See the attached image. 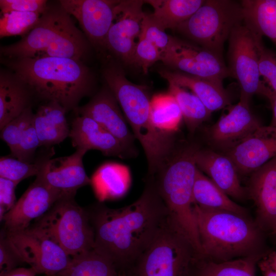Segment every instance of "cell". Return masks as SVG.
<instances>
[{
	"instance_id": "obj_6",
	"label": "cell",
	"mask_w": 276,
	"mask_h": 276,
	"mask_svg": "<svg viewBox=\"0 0 276 276\" xmlns=\"http://www.w3.org/2000/svg\"><path fill=\"white\" fill-rule=\"evenodd\" d=\"M243 20L240 2L204 1L176 30L196 44L222 57L224 43L234 29Z\"/></svg>"
},
{
	"instance_id": "obj_3",
	"label": "cell",
	"mask_w": 276,
	"mask_h": 276,
	"mask_svg": "<svg viewBox=\"0 0 276 276\" xmlns=\"http://www.w3.org/2000/svg\"><path fill=\"white\" fill-rule=\"evenodd\" d=\"M198 149L197 146L191 145L174 149L153 177L167 208L169 221L189 241L197 257L201 258L202 249L193 197Z\"/></svg>"
},
{
	"instance_id": "obj_10",
	"label": "cell",
	"mask_w": 276,
	"mask_h": 276,
	"mask_svg": "<svg viewBox=\"0 0 276 276\" xmlns=\"http://www.w3.org/2000/svg\"><path fill=\"white\" fill-rule=\"evenodd\" d=\"M5 232L22 262L28 264L37 274L57 276L71 262L72 257L35 225L22 231Z\"/></svg>"
},
{
	"instance_id": "obj_37",
	"label": "cell",
	"mask_w": 276,
	"mask_h": 276,
	"mask_svg": "<svg viewBox=\"0 0 276 276\" xmlns=\"http://www.w3.org/2000/svg\"><path fill=\"white\" fill-rule=\"evenodd\" d=\"M259 52L261 77L266 85L276 93V53L266 49L262 42L259 45Z\"/></svg>"
},
{
	"instance_id": "obj_22",
	"label": "cell",
	"mask_w": 276,
	"mask_h": 276,
	"mask_svg": "<svg viewBox=\"0 0 276 276\" xmlns=\"http://www.w3.org/2000/svg\"><path fill=\"white\" fill-rule=\"evenodd\" d=\"M160 76L168 83L192 91L211 111L221 109L231 104V98L222 82L191 76L176 71L162 70Z\"/></svg>"
},
{
	"instance_id": "obj_24",
	"label": "cell",
	"mask_w": 276,
	"mask_h": 276,
	"mask_svg": "<svg viewBox=\"0 0 276 276\" xmlns=\"http://www.w3.org/2000/svg\"><path fill=\"white\" fill-rule=\"evenodd\" d=\"M131 182L129 168L116 162H107L101 165L90 178L94 194L100 202L124 197Z\"/></svg>"
},
{
	"instance_id": "obj_40",
	"label": "cell",
	"mask_w": 276,
	"mask_h": 276,
	"mask_svg": "<svg viewBox=\"0 0 276 276\" xmlns=\"http://www.w3.org/2000/svg\"><path fill=\"white\" fill-rule=\"evenodd\" d=\"M48 7L45 0H1L2 13L12 11L36 12L42 14Z\"/></svg>"
},
{
	"instance_id": "obj_39",
	"label": "cell",
	"mask_w": 276,
	"mask_h": 276,
	"mask_svg": "<svg viewBox=\"0 0 276 276\" xmlns=\"http://www.w3.org/2000/svg\"><path fill=\"white\" fill-rule=\"evenodd\" d=\"M39 146L40 142L32 121L22 135L14 157L22 162H33L35 151Z\"/></svg>"
},
{
	"instance_id": "obj_9",
	"label": "cell",
	"mask_w": 276,
	"mask_h": 276,
	"mask_svg": "<svg viewBox=\"0 0 276 276\" xmlns=\"http://www.w3.org/2000/svg\"><path fill=\"white\" fill-rule=\"evenodd\" d=\"M77 29L71 15L59 3L48 5L36 25L19 41L2 47L1 53L7 59L41 58Z\"/></svg>"
},
{
	"instance_id": "obj_30",
	"label": "cell",
	"mask_w": 276,
	"mask_h": 276,
	"mask_svg": "<svg viewBox=\"0 0 276 276\" xmlns=\"http://www.w3.org/2000/svg\"><path fill=\"white\" fill-rule=\"evenodd\" d=\"M57 276H125L114 263L94 249L72 258Z\"/></svg>"
},
{
	"instance_id": "obj_45",
	"label": "cell",
	"mask_w": 276,
	"mask_h": 276,
	"mask_svg": "<svg viewBox=\"0 0 276 276\" xmlns=\"http://www.w3.org/2000/svg\"><path fill=\"white\" fill-rule=\"evenodd\" d=\"M258 265L262 272V276H276V271L269 267L261 260L259 261Z\"/></svg>"
},
{
	"instance_id": "obj_25",
	"label": "cell",
	"mask_w": 276,
	"mask_h": 276,
	"mask_svg": "<svg viewBox=\"0 0 276 276\" xmlns=\"http://www.w3.org/2000/svg\"><path fill=\"white\" fill-rule=\"evenodd\" d=\"M67 111L59 103L49 101L34 113L33 123L41 146L59 144L69 136L70 129L66 119Z\"/></svg>"
},
{
	"instance_id": "obj_11",
	"label": "cell",
	"mask_w": 276,
	"mask_h": 276,
	"mask_svg": "<svg viewBox=\"0 0 276 276\" xmlns=\"http://www.w3.org/2000/svg\"><path fill=\"white\" fill-rule=\"evenodd\" d=\"M175 71L222 82L229 77L222 57L197 44L173 37L161 61Z\"/></svg>"
},
{
	"instance_id": "obj_46",
	"label": "cell",
	"mask_w": 276,
	"mask_h": 276,
	"mask_svg": "<svg viewBox=\"0 0 276 276\" xmlns=\"http://www.w3.org/2000/svg\"><path fill=\"white\" fill-rule=\"evenodd\" d=\"M269 100L272 110V118L270 125L276 127V93H274Z\"/></svg>"
},
{
	"instance_id": "obj_12",
	"label": "cell",
	"mask_w": 276,
	"mask_h": 276,
	"mask_svg": "<svg viewBox=\"0 0 276 276\" xmlns=\"http://www.w3.org/2000/svg\"><path fill=\"white\" fill-rule=\"evenodd\" d=\"M145 3L143 1H119L114 8L105 48L126 64H132L146 15L142 9Z\"/></svg>"
},
{
	"instance_id": "obj_2",
	"label": "cell",
	"mask_w": 276,
	"mask_h": 276,
	"mask_svg": "<svg viewBox=\"0 0 276 276\" xmlns=\"http://www.w3.org/2000/svg\"><path fill=\"white\" fill-rule=\"evenodd\" d=\"M3 64L23 81L34 95L75 110L89 95L94 76L83 61L60 57L4 58Z\"/></svg>"
},
{
	"instance_id": "obj_32",
	"label": "cell",
	"mask_w": 276,
	"mask_h": 276,
	"mask_svg": "<svg viewBox=\"0 0 276 276\" xmlns=\"http://www.w3.org/2000/svg\"><path fill=\"white\" fill-rule=\"evenodd\" d=\"M169 93L176 99L188 129L194 133L211 117V112L193 93L173 83H169Z\"/></svg>"
},
{
	"instance_id": "obj_16",
	"label": "cell",
	"mask_w": 276,
	"mask_h": 276,
	"mask_svg": "<svg viewBox=\"0 0 276 276\" xmlns=\"http://www.w3.org/2000/svg\"><path fill=\"white\" fill-rule=\"evenodd\" d=\"M69 137L76 149L97 150L106 156L122 159L135 156L136 150L131 149L90 117L79 114L72 123Z\"/></svg>"
},
{
	"instance_id": "obj_31",
	"label": "cell",
	"mask_w": 276,
	"mask_h": 276,
	"mask_svg": "<svg viewBox=\"0 0 276 276\" xmlns=\"http://www.w3.org/2000/svg\"><path fill=\"white\" fill-rule=\"evenodd\" d=\"M150 118L157 129L169 134L178 131L183 119L176 99L169 93L156 94L151 98Z\"/></svg>"
},
{
	"instance_id": "obj_33",
	"label": "cell",
	"mask_w": 276,
	"mask_h": 276,
	"mask_svg": "<svg viewBox=\"0 0 276 276\" xmlns=\"http://www.w3.org/2000/svg\"><path fill=\"white\" fill-rule=\"evenodd\" d=\"M51 154L43 156L33 162H22L11 155L2 156L0 159V177L19 183L30 176H37L50 158Z\"/></svg>"
},
{
	"instance_id": "obj_29",
	"label": "cell",
	"mask_w": 276,
	"mask_h": 276,
	"mask_svg": "<svg viewBox=\"0 0 276 276\" xmlns=\"http://www.w3.org/2000/svg\"><path fill=\"white\" fill-rule=\"evenodd\" d=\"M244 20L276 45V0H243Z\"/></svg>"
},
{
	"instance_id": "obj_28",
	"label": "cell",
	"mask_w": 276,
	"mask_h": 276,
	"mask_svg": "<svg viewBox=\"0 0 276 276\" xmlns=\"http://www.w3.org/2000/svg\"><path fill=\"white\" fill-rule=\"evenodd\" d=\"M260 257L255 254L222 262L196 259L190 276H256V266Z\"/></svg>"
},
{
	"instance_id": "obj_5",
	"label": "cell",
	"mask_w": 276,
	"mask_h": 276,
	"mask_svg": "<svg viewBox=\"0 0 276 276\" xmlns=\"http://www.w3.org/2000/svg\"><path fill=\"white\" fill-rule=\"evenodd\" d=\"M196 254L187 238L170 222L127 268L125 276H190Z\"/></svg>"
},
{
	"instance_id": "obj_7",
	"label": "cell",
	"mask_w": 276,
	"mask_h": 276,
	"mask_svg": "<svg viewBox=\"0 0 276 276\" xmlns=\"http://www.w3.org/2000/svg\"><path fill=\"white\" fill-rule=\"evenodd\" d=\"M72 258L94 249L95 233L89 213L74 197H61L34 225Z\"/></svg>"
},
{
	"instance_id": "obj_19",
	"label": "cell",
	"mask_w": 276,
	"mask_h": 276,
	"mask_svg": "<svg viewBox=\"0 0 276 276\" xmlns=\"http://www.w3.org/2000/svg\"><path fill=\"white\" fill-rule=\"evenodd\" d=\"M75 111L79 114L90 117L126 146L136 150L134 145L135 138L108 86L103 88L87 103L78 107Z\"/></svg>"
},
{
	"instance_id": "obj_14",
	"label": "cell",
	"mask_w": 276,
	"mask_h": 276,
	"mask_svg": "<svg viewBox=\"0 0 276 276\" xmlns=\"http://www.w3.org/2000/svg\"><path fill=\"white\" fill-rule=\"evenodd\" d=\"M61 198L60 194L38 177L14 206L4 215L5 231L15 232L30 226L31 222L44 215Z\"/></svg>"
},
{
	"instance_id": "obj_18",
	"label": "cell",
	"mask_w": 276,
	"mask_h": 276,
	"mask_svg": "<svg viewBox=\"0 0 276 276\" xmlns=\"http://www.w3.org/2000/svg\"><path fill=\"white\" fill-rule=\"evenodd\" d=\"M260 126V121L250 109L249 102L240 99L208 129V138L216 147L228 151Z\"/></svg>"
},
{
	"instance_id": "obj_13",
	"label": "cell",
	"mask_w": 276,
	"mask_h": 276,
	"mask_svg": "<svg viewBox=\"0 0 276 276\" xmlns=\"http://www.w3.org/2000/svg\"><path fill=\"white\" fill-rule=\"evenodd\" d=\"M119 1L60 0L59 3L79 22L88 41L95 47L105 48L112 25L114 8Z\"/></svg>"
},
{
	"instance_id": "obj_20",
	"label": "cell",
	"mask_w": 276,
	"mask_h": 276,
	"mask_svg": "<svg viewBox=\"0 0 276 276\" xmlns=\"http://www.w3.org/2000/svg\"><path fill=\"white\" fill-rule=\"evenodd\" d=\"M249 194L261 225L276 234V156L252 173Z\"/></svg>"
},
{
	"instance_id": "obj_8",
	"label": "cell",
	"mask_w": 276,
	"mask_h": 276,
	"mask_svg": "<svg viewBox=\"0 0 276 276\" xmlns=\"http://www.w3.org/2000/svg\"><path fill=\"white\" fill-rule=\"evenodd\" d=\"M228 40L227 68L229 76L240 86V99L249 102L254 95H261L269 100L273 93L261 80L259 71L262 36L244 19L234 29Z\"/></svg>"
},
{
	"instance_id": "obj_4",
	"label": "cell",
	"mask_w": 276,
	"mask_h": 276,
	"mask_svg": "<svg viewBox=\"0 0 276 276\" xmlns=\"http://www.w3.org/2000/svg\"><path fill=\"white\" fill-rule=\"evenodd\" d=\"M193 212L201 246L200 259L222 262L255 255L260 233L247 217L195 204Z\"/></svg>"
},
{
	"instance_id": "obj_17",
	"label": "cell",
	"mask_w": 276,
	"mask_h": 276,
	"mask_svg": "<svg viewBox=\"0 0 276 276\" xmlns=\"http://www.w3.org/2000/svg\"><path fill=\"white\" fill-rule=\"evenodd\" d=\"M234 163L237 172L253 173L276 156V127L261 125L226 154Z\"/></svg>"
},
{
	"instance_id": "obj_41",
	"label": "cell",
	"mask_w": 276,
	"mask_h": 276,
	"mask_svg": "<svg viewBox=\"0 0 276 276\" xmlns=\"http://www.w3.org/2000/svg\"><path fill=\"white\" fill-rule=\"evenodd\" d=\"M22 262L7 237L6 232L1 233L0 239V276L16 268Z\"/></svg>"
},
{
	"instance_id": "obj_43",
	"label": "cell",
	"mask_w": 276,
	"mask_h": 276,
	"mask_svg": "<svg viewBox=\"0 0 276 276\" xmlns=\"http://www.w3.org/2000/svg\"><path fill=\"white\" fill-rule=\"evenodd\" d=\"M37 272L31 267L15 268L2 276H36Z\"/></svg>"
},
{
	"instance_id": "obj_21",
	"label": "cell",
	"mask_w": 276,
	"mask_h": 276,
	"mask_svg": "<svg viewBox=\"0 0 276 276\" xmlns=\"http://www.w3.org/2000/svg\"><path fill=\"white\" fill-rule=\"evenodd\" d=\"M195 162L198 169L228 196L238 200L245 198L246 193L240 184L236 168L226 155L198 148Z\"/></svg>"
},
{
	"instance_id": "obj_34",
	"label": "cell",
	"mask_w": 276,
	"mask_h": 276,
	"mask_svg": "<svg viewBox=\"0 0 276 276\" xmlns=\"http://www.w3.org/2000/svg\"><path fill=\"white\" fill-rule=\"evenodd\" d=\"M42 14L12 11L3 14L0 19V37L24 36L38 23Z\"/></svg>"
},
{
	"instance_id": "obj_36",
	"label": "cell",
	"mask_w": 276,
	"mask_h": 276,
	"mask_svg": "<svg viewBox=\"0 0 276 276\" xmlns=\"http://www.w3.org/2000/svg\"><path fill=\"white\" fill-rule=\"evenodd\" d=\"M162 55L155 46L140 36L135 49L132 64L141 67L147 74L149 67L156 62L161 61Z\"/></svg>"
},
{
	"instance_id": "obj_23",
	"label": "cell",
	"mask_w": 276,
	"mask_h": 276,
	"mask_svg": "<svg viewBox=\"0 0 276 276\" xmlns=\"http://www.w3.org/2000/svg\"><path fill=\"white\" fill-rule=\"evenodd\" d=\"M33 94L27 85L9 69L0 72V129L31 106Z\"/></svg>"
},
{
	"instance_id": "obj_26",
	"label": "cell",
	"mask_w": 276,
	"mask_h": 276,
	"mask_svg": "<svg viewBox=\"0 0 276 276\" xmlns=\"http://www.w3.org/2000/svg\"><path fill=\"white\" fill-rule=\"evenodd\" d=\"M193 203L206 209L226 211L247 217L244 207L240 206L209 177L205 176L198 168L193 192Z\"/></svg>"
},
{
	"instance_id": "obj_42",
	"label": "cell",
	"mask_w": 276,
	"mask_h": 276,
	"mask_svg": "<svg viewBox=\"0 0 276 276\" xmlns=\"http://www.w3.org/2000/svg\"><path fill=\"white\" fill-rule=\"evenodd\" d=\"M18 182L0 177V220L15 204V190Z\"/></svg>"
},
{
	"instance_id": "obj_15",
	"label": "cell",
	"mask_w": 276,
	"mask_h": 276,
	"mask_svg": "<svg viewBox=\"0 0 276 276\" xmlns=\"http://www.w3.org/2000/svg\"><path fill=\"white\" fill-rule=\"evenodd\" d=\"M87 151H76L69 156L49 159L36 177L58 192L61 197H75L77 191L89 185L83 157Z\"/></svg>"
},
{
	"instance_id": "obj_35",
	"label": "cell",
	"mask_w": 276,
	"mask_h": 276,
	"mask_svg": "<svg viewBox=\"0 0 276 276\" xmlns=\"http://www.w3.org/2000/svg\"><path fill=\"white\" fill-rule=\"evenodd\" d=\"M34 113L31 106L1 129V137L8 146L12 157H15L22 135L32 123Z\"/></svg>"
},
{
	"instance_id": "obj_38",
	"label": "cell",
	"mask_w": 276,
	"mask_h": 276,
	"mask_svg": "<svg viewBox=\"0 0 276 276\" xmlns=\"http://www.w3.org/2000/svg\"><path fill=\"white\" fill-rule=\"evenodd\" d=\"M140 36L152 43L162 54L169 48L173 37L155 24L146 14L143 22Z\"/></svg>"
},
{
	"instance_id": "obj_44",
	"label": "cell",
	"mask_w": 276,
	"mask_h": 276,
	"mask_svg": "<svg viewBox=\"0 0 276 276\" xmlns=\"http://www.w3.org/2000/svg\"><path fill=\"white\" fill-rule=\"evenodd\" d=\"M261 260L271 269L276 271V252L273 251L268 254Z\"/></svg>"
},
{
	"instance_id": "obj_27",
	"label": "cell",
	"mask_w": 276,
	"mask_h": 276,
	"mask_svg": "<svg viewBox=\"0 0 276 276\" xmlns=\"http://www.w3.org/2000/svg\"><path fill=\"white\" fill-rule=\"evenodd\" d=\"M153 8L150 18L162 29L176 30L203 4V0L146 1Z\"/></svg>"
},
{
	"instance_id": "obj_1",
	"label": "cell",
	"mask_w": 276,
	"mask_h": 276,
	"mask_svg": "<svg viewBox=\"0 0 276 276\" xmlns=\"http://www.w3.org/2000/svg\"><path fill=\"white\" fill-rule=\"evenodd\" d=\"M89 213L95 233L94 249L121 271L128 268L169 221L167 208L153 177L135 201L111 209L96 205Z\"/></svg>"
}]
</instances>
